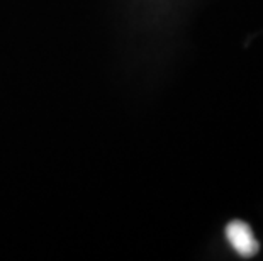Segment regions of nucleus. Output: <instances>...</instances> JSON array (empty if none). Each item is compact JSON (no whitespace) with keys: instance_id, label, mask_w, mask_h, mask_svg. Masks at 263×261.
<instances>
[{"instance_id":"nucleus-1","label":"nucleus","mask_w":263,"mask_h":261,"mask_svg":"<svg viewBox=\"0 0 263 261\" xmlns=\"http://www.w3.org/2000/svg\"><path fill=\"white\" fill-rule=\"evenodd\" d=\"M226 237L233 249L241 258H253L260 249V244L251 231L250 224L243 220H231L226 226Z\"/></svg>"}]
</instances>
